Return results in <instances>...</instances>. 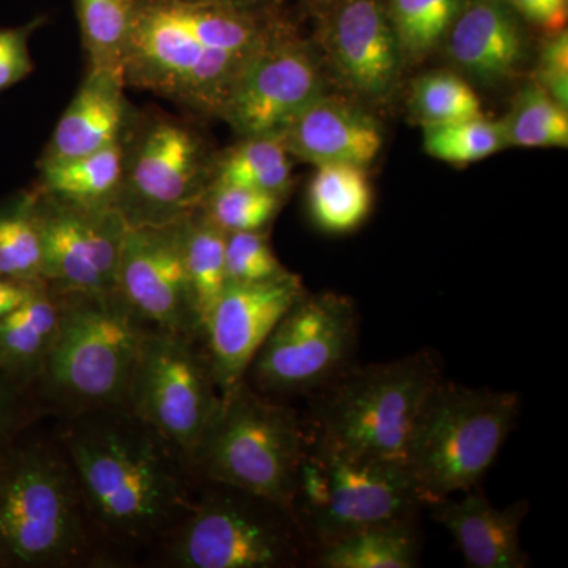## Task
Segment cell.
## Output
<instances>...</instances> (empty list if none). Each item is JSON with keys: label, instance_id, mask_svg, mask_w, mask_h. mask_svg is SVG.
<instances>
[{"label": "cell", "instance_id": "obj_1", "mask_svg": "<svg viewBox=\"0 0 568 568\" xmlns=\"http://www.w3.org/2000/svg\"><path fill=\"white\" fill-rule=\"evenodd\" d=\"M54 420L100 567L148 560L192 510L201 485L192 463L125 406Z\"/></svg>", "mask_w": 568, "mask_h": 568}, {"label": "cell", "instance_id": "obj_2", "mask_svg": "<svg viewBox=\"0 0 568 568\" xmlns=\"http://www.w3.org/2000/svg\"><path fill=\"white\" fill-rule=\"evenodd\" d=\"M267 37L234 7L166 0L134 9L125 84L220 115L241 71Z\"/></svg>", "mask_w": 568, "mask_h": 568}, {"label": "cell", "instance_id": "obj_3", "mask_svg": "<svg viewBox=\"0 0 568 568\" xmlns=\"http://www.w3.org/2000/svg\"><path fill=\"white\" fill-rule=\"evenodd\" d=\"M29 432L0 459V567H100L65 448Z\"/></svg>", "mask_w": 568, "mask_h": 568}, {"label": "cell", "instance_id": "obj_4", "mask_svg": "<svg viewBox=\"0 0 568 568\" xmlns=\"http://www.w3.org/2000/svg\"><path fill=\"white\" fill-rule=\"evenodd\" d=\"M59 294L61 324L33 394L52 418L125 406L142 342L153 325L119 291Z\"/></svg>", "mask_w": 568, "mask_h": 568}, {"label": "cell", "instance_id": "obj_5", "mask_svg": "<svg viewBox=\"0 0 568 568\" xmlns=\"http://www.w3.org/2000/svg\"><path fill=\"white\" fill-rule=\"evenodd\" d=\"M443 381L429 351L383 364L351 365L310 395L308 435L354 457L406 466L418 414Z\"/></svg>", "mask_w": 568, "mask_h": 568}, {"label": "cell", "instance_id": "obj_6", "mask_svg": "<svg viewBox=\"0 0 568 568\" xmlns=\"http://www.w3.org/2000/svg\"><path fill=\"white\" fill-rule=\"evenodd\" d=\"M313 548L293 511L245 489L201 480L192 510L145 562L170 568H295Z\"/></svg>", "mask_w": 568, "mask_h": 568}, {"label": "cell", "instance_id": "obj_7", "mask_svg": "<svg viewBox=\"0 0 568 568\" xmlns=\"http://www.w3.org/2000/svg\"><path fill=\"white\" fill-rule=\"evenodd\" d=\"M306 440L308 428L297 409L244 379L222 394L192 466L201 480L245 489L294 514Z\"/></svg>", "mask_w": 568, "mask_h": 568}, {"label": "cell", "instance_id": "obj_8", "mask_svg": "<svg viewBox=\"0 0 568 568\" xmlns=\"http://www.w3.org/2000/svg\"><path fill=\"white\" fill-rule=\"evenodd\" d=\"M515 392L473 388L440 381L418 414L406 467L426 507L474 489L495 465L517 425Z\"/></svg>", "mask_w": 568, "mask_h": 568}, {"label": "cell", "instance_id": "obj_9", "mask_svg": "<svg viewBox=\"0 0 568 568\" xmlns=\"http://www.w3.org/2000/svg\"><path fill=\"white\" fill-rule=\"evenodd\" d=\"M424 508L405 465L354 457L308 435L294 514L313 551L375 526L414 521Z\"/></svg>", "mask_w": 568, "mask_h": 568}, {"label": "cell", "instance_id": "obj_10", "mask_svg": "<svg viewBox=\"0 0 568 568\" xmlns=\"http://www.w3.org/2000/svg\"><path fill=\"white\" fill-rule=\"evenodd\" d=\"M361 320L353 302L334 293H304L254 355L245 379L283 399L316 394L355 364Z\"/></svg>", "mask_w": 568, "mask_h": 568}, {"label": "cell", "instance_id": "obj_11", "mask_svg": "<svg viewBox=\"0 0 568 568\" xmlns=\"http://www.w3.org/2000/svg\"><path fill=\"white\" fill-rule=\"evenodd\" d=\"M222 402L203 336L151 327L142 342L125 407L192 463Z\"/></svg>", "mask_w": 568, "mask_h": 568}, {"label": "cell", "instance_id": "obj_12", "mask_svg": "<svg viewBox=\"0 0 568 568\" xmlns=\"http://www.w3.org/2000/svg\"><path fill=\"white\" fill-rule=\"evenodd\" d=\"M203 148L181 122L159 121L125 164L118 209L129 226L174 222L203 203Z\"/></svg>", "mask_w": 568, "mask_h": 568}, {"label": "cell", "instance_id": "obj_13", "mask_svg": "<svg viewBox=\"0 0 568 568\" xmlns=\"http://www.w3.org/2000/svg\"><path fill=\"white\" fill-rule=\"evenodd\" d=\"M183 216L170 223L126 226L118 291L153 327L204 338L183 260Z\"/></svg>", "mask_w": 568, "mask_h": 568}, {"label": "cell", "instance_id": "obj_14", "mask_svg": "<svg viewBox=\"0 0 568 568\" xmlns=\"http://www.w3.org/2000/svg\"><path fill=\"white\" fill-rule=\"evenodd\" d=\"M43 280L59 293L118 291L126 224L118 205L80 207L39 197Z\"/></svg>", "mask_w": 568, "mask_h": 568}, {"label": "cell", "instance_id": "obj_15", "mask_svg": "<svg viewBox=\"0 0 568 568\" xmlns=\"http://www.w3.org/2000/svg\"><path fill=\"white\" fill-rule=\"evenodd\" d=\"M320 95L313 55L298 44L268 41L239 74L220 115L244 138L276 136Z\"/></svg>", "mask_w": 568, "mask_h": 568}, {"label": "cell", "instance_id": "obj_16", "mask_svg": "<svg viewBox=\"0 0 568 568\" xmlns=\"http://www.w3.org/2000/svg\"><path fill=\"white\" fill-rule=\"evenodd\" d=\"M304 293L291 272L271 282L226 283L204 325L205 349L222 394L245 379L254 355Z\"/></svg>", "mask_w": 568, "mask_h": 568}, {"label": "cell", "instance_id": "obj_17", "mask_svg": "<svg viewBox=\"0 0 568 568\" xmlns=\"http://www.w3.org/2000/svg\"><path fill=\"white\" fill-rule=\"evenodd\" d=\"M332 54L349 88L384 99L398 77L402 48L381 0H346L331 32Z\"/></svg>", "mask_w": 568, "mask_h": 568}, {"label": "cell", "instance_id": "obj_18", "mask_svg": "<svg viewBox=\"0 0 568 568\" xmlns=\"http://www.w3.org/2000/svg\"><path fill=\"white\" fill-rule=\"evenodd\" d=\"M426 508L454 537L467 567H529L530 560L519 537L529 511L528 500L497 508L487 496L469 489L463 499L446 497Z\"/></svg>", "mask_w": 568, "mask_h": 568}, {"label": "cell", "instance_id": "obj_19", "mask_svg": "<svg viewBox=\"0 0 568 568\" xmlns=\"http://www.w3.org/2000/svg\"><path fill=\"white\" fill-rule=\"evenodd\" d=\"M290 155L316 164L366 166L383 148V133L372 115L335 97L320 95L282 133Z\"/></svg>", "mask_w": 568, "mask_h": 568}, {"label": "cell", "instance_id": "obj_20", "mask_svg": "<svg viewBox=\"0 0 568 568\" xmlns=\"http://www.w3.org/2000/svg\"><path fill=\"white\" fill-rule=\"evenodd\" d=\"M450 58L470 77L495 84L518 70L525 39L507 0H469L448 37Z\"/></svg>", "mask_w": 568, "mask_h": 568}, {"label": "cell", "instance_id": "obj_21", "mask_svg": "<svg viewBox=\"0 0 568 568\" xmlns=\"http://www.w3.org/2000/svg\"><path fill=\"white\" fill-rule=\"evenodd\" d=\"M122 70L91 69L52 133L44 159L89 155L121 142L126 106Z\"/></svg>", "mask_w": 568, "mask_h": 568}, {"label": "cell", "instance_id": "obj_22", "mask_svg": "<svg viewBox=\"0 0 568 568\" xmlns=\"http://www.w3.org/2000/svg\"><path fill=\"white\" fill-rule=\"evenodd\" d=\"M61 324V294L40 282L31 297L0 321V373L32 388L47 364Z\"/></svg>", "mask_w": 568, "mask_h": 568}, {"label": "cell", "instance_id": "obj_23", "mask_svg": "<svg viewBox=\"0 0 568 568\" xmlns=\"http://www.w3.org/2000/svg\"><path fill=\"white\" fill-rule=\"evenodd\" d=\"M125 171L122 144L110 145L89 155L43 159L41 178L48 197L80 207L118 205Z\"/></svg>", "mask_w": 568, "mask_h": 568}, {"label": "cell", "instance_id": "obj_24", "mask_svg": "<svg viewBox=\"0 0 568 568\" xmlns=\"http://www.w3.org/2000/svg\"><path fill=\"white\" fill-rule=\"evenodd\" d=\"M418 519L375 526L313 551L317 568H414L420 564Z\"/></svg>", "mask_w": 568, "mask_h": 568}, {"label": "cell", "instance_id": "obj_25", "mask_svg": "<svg viewBox=\"0 0 568 568\" xmlns=\"http://www.w3.org/2000/svg\"><path fill=\"white\" fill-rule=\"evenodd\" d=\"M373 190L365 166L327 163L317 166L308 186L310 219L327 234H349L368 219Z\"/></svg>", "mask_w": 568, "mask_h": 568}, {"label": "cell", "instance_id": "obj_26", "mask_svg": "<svg viewBox=\"0 0 568 568\" xmlns=\"http://www.w3.org/2000/svg\"><path fill=\"white\" fill-rule=\"evenodd\" d=\"M226 233L201 207L183 216V260L203 327L226 286Z\"/></svg>", "mask_w": 568, "mask_h": 568}, {"label": "cell", "instance_id": "obj_27", "mask_svg": "<svg viewBox=\"0 0 568 568\" xmlns=\"http://www.w3.org/2000/svg\"><path fill=\"white\" fill-rule=\"evenodd\" d=\"M213 185L246 186L283 197L291 185L290 152L275 134L245 138L223 156Z\"/></svg>", "mask_w": 568, "mask_h": 568}, {"label": "cell", "instance_id": "obj_28", "mask_svg": "<svg viewBox=\"0 0 568 568\" xmlns=\"http://www.w3.org/2000/svg\"><path fill=\"white\" fill-rule=\"evenodd\" d=\"M0 276L22 282L43 280L37 194H22L0 211Z\"/></svg>", "mask_w": 568, "mask_h": 568}, {"label": "cell", "instance_id": "obj_29", "mask_svg": "<svg viewBox=\"0 0 568 568\" xmlns=\"http://www.w3.org/2000/svg\"><path fill=\"white\" fill-rule=\"evenodd\" d=\"M500 125L507 144L519 148H566L568 144L567 108L537 82L523 89Z\"/></svg>", "mask_w": 568, "mask_h": 568}, {"label": "cell", "instance_id": "obj_30", "mask_svg": "<svg viewBox=\"0 0 568 568\" xmlns=\"http://www.w3.org/2000/svg\"><path fill=\"white\" fill-rule=\"evenodd\" d=\"M78 3L91 69L122 70L136 9L133 0H78Z\"/></svg>", "mask_w": 568, "mask_h": 568}, {"label": "cell", "instance_id": "obj_31", "mask_svg": "<svg viewBox=\"0 0 568 568\" xmlns=\"http://www.w3.org/2000/svg\"><path fill=\"white\" fill-rule=\"evenodd\" d=\"M425 151L437 160L454 164H467L488 159L506 148L500 122L478 118L424 125Z\"/></svg>", "mask_w": 568, "mask_h": 568}, {"label": "cell", "instance_id": "obj_32", "mask_svg": "<svg viewBox=\"0 0 568 568\" xmlns=\"http://www.w3.org/2000/svg\"><path fill=\"white\" fill-rule=\"evenodd\" d=\"M458 11V0H390L388 17L402 52L420 59L447 36Z\"/></svg>", "mask_w": 568, "mask_h": 568}, {"label": "cell", "instance_id": "obj_33", "mask_svg": "<svg viewBox=\"0 0 568 568\" xmlns=\"http://www.w3.org/2000/svg\"><path fill=\"white\" fill-rule=\"evenodd\" d=\"M282 205V196L237 185H212L201 211L224 233L264 231Z\"/></svg>", "mask_w": 568, "mask_h": 568}, {"label": "cell", "instance_id": "obj_34", "mask_svg": "<svg viewBox=\"0 0 568 568\" xmlns=\"http://www.w3.org/2000/svg\"><path fill=\"white\" fill-rule=\"evenodd\" d=\"M413 108L424 125L481 115V103L474 89L457 74L447 71L425 74L417 81Z\"/></svg>", "mask_w": 568, "mask_h": 568}, {"label": "cell", "instance_id": "obj_35", "mask_svg": "<svg viewBox=\"0 0 568 568\" xmlns=\"http://www.w3.org/2000/svg\"><path fill=\"white\" fill-rule=\"evenodd\" d=\"M226 283L271 282L290 274L275 256L264 231L226 234Z\"/></svg>", "mask_w": 568, "mask_h": 568}, {"label": "cell", "instance_id": "obj_36", "mask_svg": "<svg viewBox=\"0 0 568 568\" xmlns=\"http://www.w3.org/2000/svg\"><path fill=\"white\" fill-rule=\"evenodd\" d=\"M48 417L32 388L0 373V459L24 433Z\"/></svg>", "mask_w": 568, "mask_h": 568}, {"label": "cell", "instance_id": "obj_37", "mask_svg": "<svg viewBox=\"0 0 568 568\" xmlns=\"http://www.w3.org/2000/svg\"><path fill=\"white\" fill-rule=\"evenodd\" d=\"M36 26L0 29V95L26 80L33 70L29 39Z\"/></svg>", "mask_w": 568, "mask_h": 568}, {"label": "cell", "instance_id": "obj_38", "mask_svg": "<svg viewBox=\"0 0 568 568\" xmlns=\"http://www.w3.org/2000/svg\"><path fill=\"white\" fill-rule=\"evenodd\" d=\"M537 84L567 108L568 103V37L567 31L552 33L538 62Z\"/></svg>", "mask_w": 568, "mask_h": 568}, {"label": "cell", "instance_id": "obj_39", "mask_svg": "<svg viewBox=\"0 0 568 568\" xmlns=\"http://www.w3.org/2000/svg\"><path fill=\"white\" fill-rule=\"evenodd\" d=\"M515 13L549 33L566 31L568 0H507Z\"/></svg>", "mask_w": 568, "mask_h": 568}, {"label": "cell", "instance_id": "obj_40", "mask_svg": "<svg viewBox=\"0 0 568 568\" xmlns=\"http://www.w3.org/2000/svg\"><path fill=\"white\" fill-rule=\"evenodd\" d=\"M40 282H22V280L0 276V321L11 315L14 310L20 308L31 297Z\"/></svg>", "mask_w": 568, "mask_h": 568}, {"label": "cell", "instance_id": "obj_41", "mask_svg": "<svg viewBox=\"0 0 568 568\" xmlns=\"http://www.w3.org/2000/svg\"><path fill=\"white\" fill-rule=\"evenodd\" d=\"M189 2L215 3V6L234 7L235 3L246 2V0H189Z\"/></svg>", "mask_w": 568, "mask_h": 568}]
</instances>
